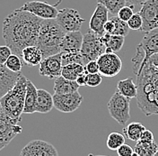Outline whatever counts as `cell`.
I'll return each instance as SVG.
<instances>
[{"label": "cell", "instance_id": "cell-13", "mask_svg": "<svg viewBox=\"0 0 158 156\" xmlns=\"http://www.w3.org/2000/svg\"><path fill=\"white\" fill-rule=\"evenodd\" d=\"M54 107L62 113H72L78 109L82 104L83 97L78 91L70 94H54Z\"/></svg>", "mask_w": 158, "mask_h": 156}, {"label": "cell", "instance_id": "cell-30", "mask_svg": "<svg viewBox=\"0 0 158 156\" xmlns=\"http://www.w3.org/2000/svg\"><path fill=\"white\" fill-rule=\"evenodd\" d=\"M124 144H125V136L117 132H113L110 134L106 142V145L111 151H117Z\"/></svg>", "mask_w": 158, "mask_h": 156}, {"label": "cell", "instance_id": "cell-7", "mask_svg": "<svg viewBox=\"0 0 158 156\" xmlns=\"http://www.w3.org/2000/svg\"><path fill=\"white\" fill-rule=\"evenodd\" d=\"M130 99L116 91L108 102L110 116L121 126H125L130 119Z\"/></svg>", "mask_w": 158, "mask_h": 156}, {"label": "cell", "instance_id": "cell-24", "mask_svg": "<svg viewBox=\"0 0 158 156\" xmlns=\"http://www.w3.org/2000/svg\"><path fill=\"white\" fill-rule=\"evenodd\" d=\"M117 88H118V92L126 98H129V99L137 98L138 87H137V84L134 83L133 78L130 77L118 80V84H117Z\"/></svg>", "mask_w": 158, "mask_h": 156}, {"label": "cell", "instance_id": "cell-34", "mask_svg": "<svg viewBox=\"0 0 158 156\" xmlns=\"http://www.w3.org/2000/svg\"><path fill=\"white\" fill-rule=\"evenodd\" d=\"M134 6H125L122 8H120L119 11L118 12V18L124 22H128V20L132 17V16L134 15V10H133Z\"/></svg>", "mask_w": 158, "mask_h": 156}, {"label": "cell", "instance_id": "cell-28", "mask_svg": "<svg viewBox=\"0 0 158 156\" xmlns=\"http://www.w3.org/2000/svg\"><path fill=\"white\" fill-rule=\"evenodd\" d=\"M98 3L103 5L109 11L111 16H117L120 8L126 6V0H98Z\"/></svg>", "mask_w": 158, "mask_h": 156}, {"label": "cell", "instance_id": "cell-26", "mask_svg": "<svg viewBox=\"0 0 158 156\" xmlns=\"http://www.w3.org/2000/svg\"><path fill=\"white\" fill-rule=\"evenodd\" d=\"M147 128L141 123L133 122V123L128 124V126L123 129V134H124L125 137H127L129 140H131L133 142H138L143 132Z\"/></svg>", "mask_w": 158, "mask_h": 156}, {"label": "cell", "instance_id": "cell-5", "mask_svg": "<svg viewBox=\"0 0 158 156\" xmlns=\"http://www.w3.org/2000/svg\"><path fill=\"white\" fill-rule=\"evenodd\" d=\"M155 54H158V28L145 33L137 47L136 54L131 60L133 72L137 74L141 64Z\"/></svg>", "mask_w": 158, "mask_h": 156}, {"label": "cell", "instance_id": "cell-22", "mask_svg": "<svg viewBox=\"0 0 158 156\" xmlns=\"http://www.w3.org/2000/svg\"><path fill=\"white\" fill-rule=\"evenodd\" d=\"M37 88L35 85L27 79V88H26V95L24 100V114H33L36 112V101H37Z\"/></svg>", "mask_w": 158, "mask_h": 156}, {"label": "cell", "instance_id": "cell-41", "mask_svg": "<svg viewBox=\"0 0 158 156\" xmlns=\"http://www.w3.org/2000/svg\"><path fill=\"white\" fill-rule=\"evenodd\" d=\"M77 83L79 85V87H83V86H86V74L84 73L82 75H80L78 78H77Z\"/></svg>", "mask_w": 158, "mask_h": 156}, {"label": "cell", "instance_id": "cell-40", "mask_svg": "<svg viewBox=\"0 0 158 156\" xmlns=\"http://www.w3.org/2000/svg\"><path fill=\"white\" fill-rule=\"evenodd\" d=\"M115 29V25L113 23V21L111 19H110L106 22L105 25H104V32L106 33H110V34H113V32Z\"/></svg>", "mask_w": 158, "mask_h": 156}, {"label": "cell", "instance_id": "cell-16", "mask_svg": "<svg viewBox=\"0 0 158 156\" xmlns=\"http://www.w3.org/2000/svg\"><path fill=\"white\" fill-rule=\"evenodd\" d=\"M108 9L102 4L97 3L95 10L92 15L89 22V29L94 32L99 36H102L104 32V25L109 20Z\"/></svg>", "mask_w": 158, "mask_h": 156}, {"label": "cell", "instance_id": "cell-38", "mask_svg": "<svg viewBox=\"0 0 158 156\" xmlns=\"http://www.w3.org/2000/svg\"><path fill=\"white\" fill-rule=\"evenodd\" d=\"M85 72L88 73H99V66L97 60H90L85 65Z\"/></svg>", "mask_w": 158, "mask_h": 156}, {"label": "cell", "instance_id": "cell-44", "mask_svg": "<svg viewBox=\"0 0 158 156\" xmlns=\"http://www.w3.org/2000/svg\"><path fill=\"white\" fill-rule=\"evenodd\" d=\"M154 156H158V151L157 152H156V154H155V155Z\"/></svg>", "mask_w": 158, "mask_h": 156}, {"label": "cell", "instance_id": "cell-14", "mask_svg": "<svg viewBox=\"0 0 158 156\" xmlns=\"http://www.w3.org/2000/svg\"><path fill=\"white\" fill-rule=\"evenodd\" d=\"M20 156H59L58 150L43 140H32L23 147Z\"/></svg>", "mask_w": 158, "mask_h": 156}, {"label": "cell", "instance_id": "cell-32", "mask_svg": "<svg viewBox=\"0 0 158 156\" xmlns=\"http://www.w3.org/2000/svg\"><path fill=\"white\" fill-rule=\"evenodd\" d=\"M23 61L22 58L18 55L13 53L10 55L9 58L7 59L5 65L6 66V68L9 69L13 72H21L23 69Z\"/></svg>", "mask_w": 158, "mask_h": 156}, {"label": "cell", "instance_id": "cell-12", "mask_svg": "<svg viewBox=\"0 0 158 156\" xmlns=\"http://www.w3.org/2000/svg\"><path fill=\"white\" fill-rule=\"evenodd\" d=\"M139 14L143 19V32L158 28V0H147L140 6Z\"/></svg>", "mask_w": 158, "mask_h": 156}, {"label": "cell", "instance_id": "cell-35", "mask_svg": "<svg viewBox=\"0 0 158 156\" xmlns=\"http://www.w3.org/2000/svg\"><path fill=\"white\" fill-rule=\"evenodd\" d=\"M102 75L100 73H88L86 74V86L88 87H98L102 83Z\"/></svg>", "mask_w": 158, "mask_h": 156}, {"label": "cell", "instance_id": "cell-1", "mask_svg": "<svg viewBox=\"0 0 158 156\" xmlns=\"http://www.w3.org/2000/svg\"><path fill=\"white\" fill-rule=\"evenodd\" d=\"M43 19L31 13L15 9L3 21V38L14 54L22 57L23 50L36 45Z\"/></svg>", "mask_w": 158, "mask_h": 156}, {"label": "cell", "instance_id": "cell-21", "mask_svg": "<svg viewBox=\"0 0 158 156\" xmlns=\"http://www.w3.org/2000/svg\"><path fill=\"white\" fill-rule=\"evenodd\" d=\"M79 85L77 83V81L69 80L62 76H59L55 78L54 80V93L55 94H70L78 91Z\"/></svg>", "mask_w": 158, "mask_h": 156}, {"label": "cell", "instance_id": "cell-37", "mask_svg": "<svg viewBox=\"0 0 158 156\" xmlns=\"http://www.w3.org/2000/svg\"><path fill=\"white\" fill-rule=\"evenodd\" d=\"M138 142L143 143V144H152V143L156 142V141H155L154 134H153L150 130L146 129V130L143 132V134H142V136H141V137H140V139H139Z\"/></svg>", "mask_w": 158, "mask_h": 156}, {"label": "cell", "instance_id": "cell-11", "mask_svg": "<svg viewBox=\"0 0 158 156\" xmlns=\"http://www.w3.org/2000/svg\"><path fill=\"white\" fill-rule=\"evenodd\" d=\"M57 5H49L43 1H30L23 4L18 9L31 13L43 20L56 19L59 14Z\"/></svg>", "mask_w": 158, "mask_h": 156}, {"label": "cell", "instance_id": "cell-27", "mask_svg": "<svg viewBox=\"0 0 158 156\" xmlns=\"http://www.w3.org/2000/svg\"><path fill=\"white\" fill-rule=\"evenodd\" d=\"M134 151L140 156H154L158 151V145L156 142L152 144H143L137 142Z\"/></svg>", "mask_w": 158, "mask_h": 156}, {"label": "cell", "instance_id": "cell-15", "mask_svg": "<svg viewBox=\"0 0 158 156\" xmlns=\"http://www.w3.org/2000/svg\"><path fill=\"white\" fill-rule=\"evenodd\" d=\"M62 67V53L59 52L42 60L40 64L39 73L43 77L56 78L61 76Z\"/></svg>", "mask_w": 158, "mask_h": 156}, {"label": "cell", "instance_id": "cell-42", "mask_svg": "<svg viewBox=\"0 0 158 156\" xmlns=\"http://www.w3.org/2000/svg\"><path fill=\"white\" fill-rule=\"evenodd\" d=\"M129 6H141L147 0H126Z\"/></svg>", "mask_w": 158, "mask_h": 156}, {"label": "cell", "instance_id": "cell-4", "mask_svg": "<svg viewBox=\"0 0 158 156\" xmlns=\"http://www.w3.org/2000/svg\"><path fill=\"white\" fill-rule=\"evenodd\" d=\"M27 79L25 76L22 75L15 85L0 98V107L4 112L11 118L19 121L22 120V114L24 108Z\"/></svg>", "mask_w": 158, "mask_h": 156}, {"label": "cell", "instance_id": "cell-18", "mask_svg": "<svg viewBox=\"0 0 158 156\" xmlns=\"http://www.w3.org/2000/svg\"><path fill=\"white\" fill-rule=\"evenodd\" d=\"M84 35L80 31L66 33L60 44L61 52L79 51L82 47Z\"/></svg>", "mask_w": 158, "mask_h": 156}, {"label": "cell", "instance_id": "cell-36", "mask_svg": "<svg viewBox=\"0 0 158 156\" xmlns=\"http://www.w3.org/2000/svg\"><path fill=\"white\" fill-rule=\"evenodd\" d=\"M11 54H13V51L7 45L0 46V64L5 65Z\"/></svg>", "mask_w": 158, "mask_h": 156}, {"label": "cell", "instance_id": "cell-43", "mask_svg": "<svg viewBox=\"0 0 158 156\" xmlns=\"http://www.w3.org/2000/svg\"><path fill=\"white\" fill-rule=\"evenodd\" d=\"M132 156H140V155H138V154H137V153H136V152L134 151V154H133V155H132Z\"/></svg>", "mask_w": 158, "mask_h": 156}, {"label": "cell", "instance_id": "cell-6", "mask_svg": "<svg viewBox=\"0 0 158 156\" xmlns=\"http://www.w3.org/2000/svg\"><path fill=\"white\" fill-rule=\"evenodd\" d=\"M106 47L103 43L102 36H99L91 29L84 34L83 43L81 47V54L87 63L90 60H96L105 52Z\"/></svg>", "mask_w": 158, "mask_h": 156}, {"label": "cell", "instance_id": "cell-10", "mask_svg": "<svg viewBox=\"0 0 158 156\" xmlns=\"http://www.w3.org/2000/svg\"><path fill=\"white\" fill-rule=\"evenodd\" d=\"M96 60L99 66V73L104 77H115L122 69V60L115 52H104Z\"/></svg>", "mask_w": 158, "mask_h": 156}, {"label": "cell", "instance_id": "cell-33", "mask_svg": "<svg viewBox=\"0 0 158 156\" xmlns=\"http://www.w3.org/2000/svg\"><path fill=\"white\" fill-rule=\"evenodd\" d=\"M129 29L134 31H141L143 26V19L139 13H134L132 17L127 22Z\"/></svg>", "mask_w": 158, "mask_h": 156}, {"label": "cell", "instance_id": "cell-20", "mask_svg": "<svg viewBox=\"0 0 158 156\" xmlns=\"http://www.w3.org/2000/svg\"><path fill=\"white\" fill-rule=\"evenodd\" d=\"M21 58L27 66L34 67L40 64V62L43 60V56L39 47L36 45H32L23 50Z\"/></svg>", "mask_w": 158, "mask_h": 156}, {"label": "cell", "instance_id": "cell-25", "mask_svg": "<svg viewBox=\"0 0 158 156\" xmlns=\"http://www.w3.org/2000/svg\"><path fill=\"white\" fill-rule=\"evenodd\" d=\"M85 73V65L79 63H70L64 65L61 70V76L69 80L76 81L80 75Z\"/></svg>", "mask_w": 158, "mask_h": 156}, {"label": "cell", "instance_id": "cell-29", "mask_svg": "<svg viewBox=\"0 0 158 156\" xmlns=\"http://www.w3.org/2000/svg\"><path fill=\"white\" fill-rule=\"evenodd\" d=\"M62 53V65H67L70 63H79L85 65L86 62L81 51H69V52H61Z\"/></svg>", "mask_w": 158, "mask_h": 156}, {"label": "cell", "instance_id": "cell-39", "mask_svg": "<svg viewBox=\"0 0 158 156\" xmlns=\"http://www.w3.org/2000/svg\"><path fill=\"white\" fill-rule=\"evenodd\" d=\"M117 154L118 156H132L134 154V150L128 145L124 144L117 150Z\"/></svg>", "mask_w": 158, "mask_h": 156}, {"label": "cell", "instance_id": "cell-3", "mask_svg": "<svg viewBox=\"0 0 158 156\" xmlns=\"http://www.w3.org/2000/svg\"><path fill=\"white\" fill-rule=\"evenodd\" d=\"M65 34L56 19L43 20L36 42V46L41 51L43 59L61 52L60 44Z\"/></svg>", "mask_w": 158, "mask_h": 156}, {"label": "cell", "instance_id": "cell-19", "mask_svg": "<svg viewBox=\"0 0 158 156\" xmlns=\"http://www.w3.org/2000/svg\"><path fill=\"white\" fill-rule=\"evenodd\" d=\"M54 107L53 96L45 89L40 88L37 90L36 112L41 114H47Z\"/></svg>", "mask_w": 158, "mask_h": 156}, {"label": "cell", "instance_id": "cell-8", "mask_svg": "<svg viewBox=\"0 0 158 156\" xmlns=\"http://www.w3.org/2000/svg\"><path fill=\"white\" fill-rule=\"evenodd\" d=\"M19 120L9 117L0 107V151L4 149L9 143L23 132Z\"/></svg>", "mask_w": 158, "mask_h": 156}, {"label": "cell", "instance_id": "cell-9", "mask_svg": "<svg viewBox=\"0 0 158 156\" xmlns=\"http://www.w3.org/2000/svg\"><path fill=\"white\" fill-rule=\"evenodd\" d=\"M56 21L65 33L80 31L85 19L81 17L79 12L74 8H62L59 11Z\"/></svg>", "mask_w": 158, "mask_h": 156}, {"label": "cell", "instance_id": "cell-17", "mask_svg": "<svg viewBox=\"0 0 158 156\" xmlns=\"http://www.w3.org/2000/svg\"><path fill=\"white\" fill-rule=\"evenodd\" d=\"M21 76V72H13L6 65L0 64V98L15 85Z\"/></svg>", "mask_w": 158, "mask_h": 156}, {"label": "cell", "instance_id": "cell-31", "mask_svg": "<svg viewBox=\"0 0 158 156\" xmlns=\"http://www.w3.org/2000/svg\"><path fill=\"white\" fill-rule=\"evenodd\" d=\"M110 19L113 21L114 25H115V29L113 32V34L116 35H121V36H127L129 33V27H128L127 22H124L122 20H120L118 16H111Z\"/></svg>", "mask_w": 158, "mask_h": 156}, {"label": "cell", "instance_id": "cell-23", "mask_svg": "<svg viewBox=\"0 0 158 156\" xmlns=\"http://www.w3.org/2000/svg\"><path fill=\"white\" fill-rule=\"evenodd\" d=\"M103 43L106 47L105 52H118L119 50H121L125 37L121 35H116V34H110V33H104L102 36Z\"/></svg>", "mask_w": 158, "mask_h": 156}, {"label": "cell", "instance_id": "cell-2", "mask_svg": "<svg viewBox=\"0 0 158 156\" xmlns=\"http://www.w3.org/2000/svg\"><path fill=\"white\" fill-rule=\"evenodd\" d=\"M136 75L138 107L148 117L158 114V54L142 63Z\"/></svg>", "mask_w": 158, "mask_h": 156}, {"label": "cell", "instance_id": "cell-45", "mask_svg": "<svg viewBox=\"0 0 158 156\" xmlns=\"http://www.w3.org/2000/svg\"><path fill=\"white\" fill-rule=\"evenodd\" d=\"M94 156H106V155H94Z\"/></svg>", "mask_w": 158, "mask_h": 156}]
</instances>
